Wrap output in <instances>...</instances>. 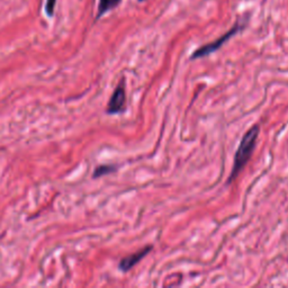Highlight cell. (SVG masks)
<instances>
[{"label":"cell","instance_id":"obj_3","mask_svg":"<svg viewBox=\"0 0 288 288\" xmlns=\"http://www.w3.org/2000/svg\"><path fill=\"white\" fill-rule=\"evenodd\" d=\"M126 107V90H125V81L122 79L120 84L114 90V93L111 96L110 103L107 105L106 112L111 115L121 114L125 111Z\"/></svg>","mask_w":288,"mask_h":288},{"label":"cell","instance_id":"obj_6","mask_svg":"<svg viewBox=\"0 0 288 288\" xmlns=\"http://www.w3.org/2000/svg\"><path fill=\"white\" fill-rule=\"evenodd\" d=\"M116 169H117V167L114 164H102V165H99V167H97V168L95 169L93 177L94 178L103 177V176H105V174L114 172Z\"/></svg>","mask_w":288,"mask_h":288},{"label":"cell","instance_id":"obj_2","mask_svg":"<svg viewBox=\"0 0 288 288\" xmlns=\"http://www.w3.org/2000/svg\"><path fill=\"white\" fill-rule=\"evenodd\" d=\"M243 28H244V24L242 23V21L238 20L237 23L233 25L232 28L229 29L228 32L222 35V36H220L219 38H216L215 41H213L211 43H207V44H205L203 46L198 47V49L196 50L193 54H191L190 59L191 60L202 59V58H205V56H207L209 54L214 53V52H216L217 50H220L221 47L223 46L226 42L230 41L235 34H238L240 30H242Z\"/></svg>","mask_w":288,"mask_h":288},{"label":"cell","instance_id":"obj_1","mask_svg":"<svg viewBox=\"0 0 288 288\" xmlns=\"http://www.w3.org/2000/svg\"><path fill=\"white\" fill-rule=\"evenodd\" d=\"M260 126L258 124L254 125L244 133L243 138L241 139V142H240L238 149L235 151L232 171H231L228 178V184H231L233 180H235V178L239 176L240 172L242 171L243 168L246 167L249 161H250L251 156L256 150L257 140H258Z\"/></svg>","mask_w":288,"mask_h":288},{"label":"cell","instance_id":"obj_7","mask_svg":"<svg viewBox=\"0 0 288 288\" xmlns=\"http://www.w3.org/2000/svg\"><path fill=\"white\" fill-rule=\"evenodd\" d=\"M55 3H56V0H46L45 9H46V12H47V15H49V16L53 15Z\"/></svg>","mask_w":288,"mask_h":288},{"label":"cell","instance_id":"obj_5","mask_svg":"<svg viewBox=\"0 0 288 288\" xmlns=\"http://www.w3.org/2000/svg\"><path fill=\"white\" fill-rule=\"evenodd\" d=\"M122 0H99L98 2V11H97V18L107 14L108 11L113 9L120 5Z\"/></svg>","mask_w":288,"mask_h":288},{"label":"cell","instance_id":"obj_4","mask_svg":"<svg viewBox=\"0 0 288 288\" xmlns=\"http://www.w3.org/2000/svg\"><path fill=\"white\" fill-rule=\"evenodd\" d=\"M152 248H153L152 246H146L142 248L141 250L135 252V254L125 257V258H123L120 261V265H119L120 270H122L123 273L130 272V270L133 267H135L140 261H141L143 258H145V257L150 254Z\"/></svg>","mask_w":288,"mask_h":288}]
</instances>
